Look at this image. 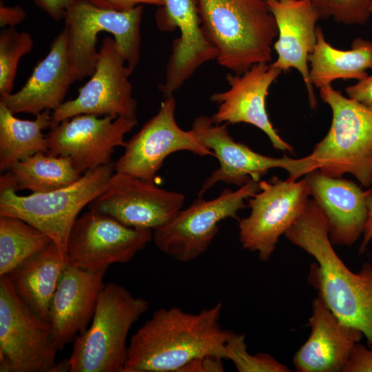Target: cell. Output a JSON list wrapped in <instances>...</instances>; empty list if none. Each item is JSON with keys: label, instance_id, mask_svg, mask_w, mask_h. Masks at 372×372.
<instances>
[{"label": "cell", "instance_id": "29", "mask_svg": "<svg viewBox=\"0 0 372 372\" xmlns=\"http://www.w3.org/2000/svg\"><path fill=\"white\" fill-rule=\"evenodd\" d=\"M34 41L27 32L6 28L0 33V96L12 93L19 62L32 50Z\"/></svg>", "mask_w": 372, "mask_h": 372}, {"label": "cell", "instance_id": "17", "mask_svg": "<svg viewBox=\"0 0 372 372\" xmlns=\"http://www.w3.org/2000/svg\"><path fill=\"white\" fill-rule=\"evenodd\" d=\"M155 19L159 30L180 32L173 43L165 81L158 87L167 96L173 95L200 65L216 59L218 50L203 27L196 0H164Z\"/></svg>", "mask_w": 372, "mask_h": 372}, {"label": "cell", "instance_id": "40", "mask_svg": "<svg viewBox=\"0 0 372 372\" xmlns=\"http://www.w3.org/2000/svg\"><path fill=\"white\" fill-rule=\"evenodd\" d=\"M371 10L372 12V3H371Z\"/></svg>", "mask_w": 372, "mask_h": 372}, {"label": "cell", "instance_id": "21", "mask_svg": "<svg viewBox=\"0 0 372 372\" xmlns=\"http://www.w3.org/2000/svg\"><path fill=\"white\" fill-rule=\"evenodd\" d=\"M107 270H85L68 265L63 271L48 319L59 350L74 342L89 327Z\"/></svg>", "mask_w": 372, "mask_h": 372}, {"label": "cell", "instance_id": "23", "mask_svg": "<svg viewBox=\"0 0 372 372\" xmlns=\"http://www.w3.org/2000/svg\"><path fill=\"white\" fill-rule=\"evenodd\" d=\"M72 83L68 58V32L64 27L23 86L17 92L1 96L0 103L14 114L37 116L45 110L53 112L64 102Z\"/></svg>", "mask_w": 372, "mask_h": 372}, {"label": "cell", "instance_id": "39", "mask_svg": "<svg viewBox=\"0 0 372 372\" xmlns=\"http://www.w3.org/2000/svg\"><path fill=\"white\" fill-rule=\"evenodd\" d=\"M262 1H265V2H267V1H273V0H262Z\"/></svg>", "mask_w": 372, "mask_h": 372}, {"label": "cell", "instance_id": "20", "mask_svg": "<svg viewBox=\"0 0 372 372\" xmlns=\"http://www.w3.org/2000/svg\"><path fill=\"white\" fill-rule=\"evenodd\" d=\"M278 28L273 43L277 59L272 65L282 71L297 70L305 83L310 107L317 99L309 78V56L317 42V22L320 17L309 0H273L267 2Z\"/></svg>", "mask_w": 372, "mask_h": 372}, {"label": "cell", "instance_id": "30", "mask_svg": "<svg viewBox=\"0 0 372 372\" xmlns=\"http://www.w3.org/2000/svg\"><path fill=\"white\" fill-rule=\"evenodd\" d=\"M225 360H231L238 372H289V369L267 353L251 355L243 334L230 331L226 340Z\"/></svg>", "mask_w": 372, "mask_h": 372}, {"label": "cell", "instance_id": "12", "mask_svg": "<svg viewBox=\"0 0 372 372\" xmlns=\"http://www.w3.org/2000/svg\"><path fill=\"white\" fill-rule=\"evenodd\" d=\"M132 73L115 39L105 37L90 79L75 99L52 112L50 128L79 114L137 119V103L129 80Z\"/></svg>", "mask_w": 372, "mask_h": 372}, {"label": "cell", "instance_id": "36", "mask_svg": "<svg viewBox=\"0 0 372 372\" xmlns=\"http://www.w3.org/2000/svg\"><path fill=\"white\" fill-rule=\"evenodd\" d=\"M90 3L104 9L126 10L143 4L162 6L164 0H85Z\"/></svg>", "mask_w": 372, "mask_h": 372}, {"label": "cell", "instance_id": "37", "mask_svg": "<svg viewBox=\"0 0 372 372\" xmlns=\"http://www.w3.org/2000/svg\"><path fill=\"white\" fill-rule=\"evenodd\" d=\"M26 17V12L20 6H8L3 1L0 3L1 28L14 27L23 22Z\"/></svg>", "mask_w": 372, "mask_h": 372}, {"label": "cell", "instance_id": "9", "mask_svg": "<svg viewBox=\"0 0 372 372\" xmlns=\"http://www.w3.org/2000/svg\"><path fill=\"white\" fill-rule=\"evenodd\" d=\"M59 348L50 323L17 294L7 275L0 276V354L12 372H52Z\"/></svg>", "mask_w": 372, "mask_h": 372}, {"label": "cell", "instance_id": "14", "mask_svg": "<svg viewBox=\"0 0 372 372\" xmlns=\"http://www.w3.org/2000/svg\"><path fill=\"white\" fill-rule=\"evenodd\" d=\"M174 95L164 96L158 112L123 147L115 162V172L154 182L166 157L188 151L200 156H214L192 130L181 129L175 118Z\"/></svg>", "mask_w": 372, "mask_h": 372}, {"label": "cell", "instance_id": "34", "mask_svg": "<svg viewBox=\"0 0 372 372\" xmlns=\"http://www.w3.org/2000/svg\"><path fill=\"white\" fill-rule=\"evenodd\" d=\"M222 358L206 356L192 360L180 372H223L225 371Z\"/></svg>", "mask_w": 372, "mask_h": 372}, {"label": "cell", "instance_id": "26", "mask_svg": "<svg viewBox=\"0 0 372 372\" xmlns=\"http://www.w3.org/2000/svg\"><path fill=\"white\" fill-rule=\"evenodd\" d=\"M70 158L39 152L13 164L0 176V190L45 193L72 185L82 176Z\"/></svg>", "mask_w": 372, "mask_h": 372}, {"label": "cell", "instance_id": "7", "mask_svg": "<svg viewBox=\"0 0 372 372\" xmlns=\"http://www.w3.org/2000/svg\"><path fill=\"white\" fill-rule=\"evenodd\" d=\"M143 10V5L121 11L104 9L85 0H78L68 8L63 19L72 83L93 74L99 54L98 34L103 32L114 36L128 68L134 70L141 56Z\"/></svg>", "mask_w": 372, "mask_h": 372}, {"label": "cell", "instance_id": "28", "mask_svg": "<svg viewBox=\"0 0 372 372\" xmlns=\"http://www.w3.org/2000/svg\"><path fill=\"white\" fill-rule=\"evenodd\" d=\"M51 238L26 221L0 216V276L48 247Z\"/></svg>", "mask_w": 372, "mask_h": 372}, {"label": "cell", "instance_id": "6", "mask_svg": "<svg viewBox=\"0 0 372 372\" xmlns=\"http://www.w3.org/2000/svg\"><path fill=\"white\" fill-rule=\"evenodd\" d=\"M115 162L90 169L71 185L52 192L20 196L0 190V216L21 218L43 232L68 262V238L80 211L106 188Z\"/></svg>", "mask_w": 372, "mask_h": 372}, {"label": "cell", "instance_id": "38", "mask_svg": "<svg viewBox=\"0 0 372 372\" xmlns=\"http://www.w3.org/2000/svg\"><path fill=\"white\" fill-rule=\"evenodd\" d=\"M366 203L367 218L362 234V241L359 248L360 254H362L365 251L370 240L372 239V188H371V191L366 197Z\"/></svg>", "mask_w": 372, "mask_h": 372}, {"label": "cell", "instance_id": "25", "mask_svg": "<svg viewBox=\"0 0 372 372\" xmlns=\"http://www.w3.org/2000/svg\"><path fill=\"white\" fill-rule=\"evenodd\" d=\"M317 42L309 56V78L313 86L321 88L338 79L360 80L372 69V42L358 37L347 50H338L326 40L321 28L316 29Z\"/></svg>", "mask_w": 372, "mask_h": 372}, {"label": "cell", "instance_id": "4", "mask_svg": "<svg viewBox=\"0 0 372 372\" xmlns=\"http://www.w3.org/2000/svg\"><path fill=\"white\" fill-rule=\"evenodd\" d=\"M148 309L147 300L124 287L105 285L90 325L74 340L70 372H124L129 331Z\"/></svg>", "mask_w": 372, "mask_h": 372}, {"label": "cell", "instance_id": "33", "mask_svg": "<svg viewBox=\"0 0 372 372\" xmlns=\"http://www.w3.org/2000/svg\"><path fill=\"white\" fill-rule=\"evenodd\" d=\"M348 97L372 108V74L346 88Z\"/></svg>", "mask_w": 372, "mask_h": 372}, {"label": "cell", "instance_id": "31", "mask_svg": "<svg viewBox=\"0 0 372 372\" xmlns=\"http://www.w3.org/2000/svg\"><path fill=\"white\" fill-rule=\"evenodd\" d=\"M320 19L331 18L345 25H364L372 12V0H309Z\"/></svg>", "mask_w": 372, "mask_h": 372}, {"label": "cell", "instance_id": "18", "mask_svg": "<svg viewBox=\"0 0 372 372\" xmlns=\"http://www.w3.org/2000/svg\"><path fill=\"white\" fill-rule=\"evenodd\" d=\"M282 71L272 63H258L242 74H228L229 89L211 95L217 104L212 115L218 124L245 123L262 131L277 150L293 154L294 148L285 141L273 128L266 110L269 88Z\"/></svg>", "mask_w": 372, "mask_h": 372}, {"label": "cell", "instance_id": "2", "mask_svg": "<svg viewBox=\"0 0 372 372\" xmlns=\"http://www.w3.org/2000/svg\"><path fill=\"white\" fill-rule=\"evenodd\" d=\"M284 235L316 260L308 280L318 296L340 320L360 330L372 349V264L364 263L358 273L347 267L334 250L326 219L313 199Z\"/></svg>", "mask_w": 372, "mask_h": 372}, {"label": "cell", "instance_id": "13", "mask_svg": "<svg viewBox=\"0 0 372 372\" xmlns=\"http://www.w3.org/2000/svg\"><path fill=\"white\" fill-rule=\"evenodd\" d=\"M153 231L124 225L113 217L89 209L79 216L70 232L68 265L85 270L130 262L152 240Z\"/></svg>", "mask_w": 372, "mask_h": 372}, {"label": "cell", "instance_id": "24", "mask_svg": "<svg viewBox=\"0 0 372 372\" xmlns=\"http://www.w3.org/2000/svg\"><path fill=\"white\" fill-rule=\"evenodd\" d=\"M68 265V262L62 256L58 247L52 242L7 276L23 302L48 320L52 299Z\"/></svg>", "mask_w": 372, "mask_h": 372}, {"label": "cell", "instance_id": "3", "mask_svg": "<svg viewBox=\"0 0 372 372\" xmlns=\"http://www.w3.org/2000/svg\"><path fill=\"white\" fill-rule=\"evenodd\" d=\"M203 27L218 63L234 74L269 63L278 37L276 20L262 0H196Z\"/></svg>", "mask_w": 372, "mask_h": 372}, {"label": "cell", "instance_id": "19", "mask_svg": "<svg viewBox=\"0 0 372 372\" xmlns=\"http://www.w3.org/2000/svg\"><path fill=\"white\" fill-rule=\"evenodd\" d=\"M311 196L324 215L333 245L351 247L362 236L367 218L363 190L355 182L330 177L318 169L304 176Z\"/></svg>", "mask_w": 372, "mask_h": 372}, {"label": "cell", "instance_id": "10", "mask_svg": "<svg viewBox=\"0 0 372 372\" xmlns=\"http://www.w3.org/2000/svg\"><path fill=\"white\" fill-rule=\"evenodd\" d=\"M258 184L259 190L248 199L249 215L239 220V240L244 249L267 261L279 238L304 211L310 194L304 178L284 180L273 176Z\"/></svg>", "mask_w": 372, "mask_h": 372}, {"label": "cell", "instance_id": "35", "mask_svg": "<svg viewBox=\"0 0 372 372\" xmlns=\"http://www.w3.org/2000/svg\"><path fill=\"white\" fill-rule=\"evenodd\" d=\"M78 0H33L34 4L51 19L59 21L64 19L68 8Z\"/></svg>", "mask_w": 372, "mask_h": 372}, {"label": "cell", "instance_id": "11", "mask_svg": "<svg viewBox=\"0 0 372 372\" xmlns=\"http://www.w3.org/2000/svg\"><path fill=\"white\" fill-rule=\"evenodd\" d=\"M228 123H216L211 117L195 118L192 130L202 143L210 149L220 166L203 183L198 192L201 197L218 183L241 187L251 178L260 180L270 169L282 168L287 171L291 180H298L307 173L318 169L315 161L308 155L300 158L287 156L273 158L260 154L248 146L234 140L227 129Z\"/></svg>", "mask_w": 372, "mask_h": 372}, {"label": "cell", "instance_id": "22", "mask_svg": "<svg viewBox=\"0 0 372 372\" xmlns=\"http://www.w3.org/2000/svg\"><path fill=\"white\" fill-rule=\"evenodd\" d=\"M307 340L293 357L298 372H340L363 338L358 329L340 320L320 296L312 300Z\"/></svg>", "mask_w": 372, "mask_h": 372}, {"label": "cell", "instance_id": "16", "mask_svg": "<svg viewBox=\"0 0 372 372\" xmlns=\"http://www.w3.org/2000/svg\"><path fill=\"white\" fill-rule=\"evenodd\" d=\"M137 123L113 116L76 115L50 128L48 153L70 158L83 174L111 163L114 149L125 146V136Z\"/></svg>", "mask_w": 372, "mask_h": 372}, {"label": "cell", "instance_id": "27", "mask_svg": "<svg viewBox=\"0 0 372 372\" xmlns=\"http://www.w3.org/2000/svg\"><path fill=\"white\" fill-rule=\"evenodd\" d=\"M50 110H45L32 120L18 118L0 103V172L35 153L48 152V135L43 130L51 127Z\"/></svg>", "mask_w": 372, "mask_h": 372}, {"label": "cell", "instance_id": "8", "mask_svg": "<svg viewBox=\"0 0 372 372\" xmlns=\"http://www.w3.org/2000/svg\"><path fill=\"white\" fill-rule=\"evenodd\" d=\"M259 180L251 178L235 191L226 188L216 198L195 200L171 220L153 231L152 240L163 254L181 262L192 261L203 254L218 232L221 221L237 219L245 200L259 190Z\"/></svg>", "mask_w": 372, "mask_h": 372}, {"label": "cell", "instance_id": "15", "mask_svg": "<svg viewBox=\"0 0 372 372\" xmlns=\"http://www.w3.org/2000/svg\"><path fill=\"white\" fill-rule=\"evenodd\" d=\"M185 196L154 182L114 172L106 188L87 206L129 227L154 229L182 209Z\"/></svg>", "mask_w": 372, "mask_h": 372}, {"label": "cell", "instance_id": "1", "mask_svg": "<svg viewBox=\"0 0 372 372\" xmlns=\"http://www.w3.org/2000/svg\"><path fill=\"white\" fill-rule=\"evenodd\" d=\"M223 304L198 313L173 306L156 310L134 333L127 347L124 372H180L193 360H225L230 330L219 322Z\"/></svg>", "mask_w": 372, "mask_h": 372}, {"label": "cell", "instance_id": "5", "mask_svg": "<svg viewBox=\"0 0 372 372\" xmlns=\"http://www.w3.org/2000/svg\"><path fill=\"white\" fill-rule=\"evenodd\" d=\"M332 111L331 127L310 156L323 174H352L362 187L372 186V108L344 96L331 85L320 88Z\"/></svg>", "mask_w": 372, "mask_h": 372}, {"label": "cell", "instance_id": "32", "mask_svg": "<svg viewBox=\"0 0 372 372\" xmlns=\"http://www.w3.org/2000/svg\"><path fill=\"white\" fill-rule=\"evenodd\" d=\"M342 372H372V349L356 344Z\"/></svg>", "mask_w": 372, "mask_h": 372}]
</instances>
